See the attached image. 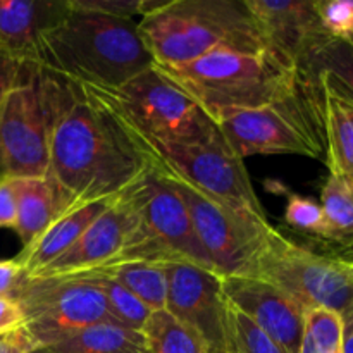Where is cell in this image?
<instances>
[{
    "label": "cell",
    "instance_id": "6da1fadb",
    "mask_svg": "<svg viewBox=\"0 0 353 353\" xmlns=\"http://www.w3.org/2000/svg\"><path fill=\"white\" fill-rule=\"evenodd\" d=\"M148 168L90 90L55 76L48 174L72 203L116 199Z\"/></svg>",
    "mask_w": 353,
    "mask_h": 353
},
{
    "label": "cell",
    "instance_id": "7a4b0ae2",
    "mask_svg": "<svg viewBox=\"0 0 353 353\" xmlns=\"http://www.w3.org/2000/svg\"><path fill=\"white\" fill-rule=\"evenodd\" d=\"M38 65L76 85L117 90L154 68L155 61L134 19L71 7L41 38Z\"/></svg>",
    "mask_w": 353,
    "mask_h": 353
},
{
    "label": "cell",
    "instance_id": "3957f363",
    "mask_svg": "<svg viewBox=\"0 0 353 353\" xmlns=\"http://www.w3.org/2000/svg\"><path fill=\"white\" fill-rule=\"evenodd\" d=\"M157 65H178L221 50H271L245 0H164L138 23Z\"/></svg>",
    "mask_w": 353,
    "mask_h": 353
},
{
    "label": "cell",
    "instance_id": "277c9868",
    "mask_svg": "<svg viewBox=\"0 0 353 353\" xmlns=\"http://www.w3.org/2000/svg\"><path fill=\"white\" fill-rule=\"evenodd\" d=\"M157 68L214 121L221 114L268 105L292 92L302 79L299 65L276 48L257 54L221 50L186 64Z\"/></svg>",
    "mask_w": 353,
    "mask_h": 353
},
{
    "label": "cell",
    "instance_id": "5b68a950",
    "mask_svg": "<svg viewBox=\"0 0 353 353\" xmlns=\"http://www.w3.org/2000/svg\"><path fill=\"white\" fill-rule=\"evenodd\" d=\"M107 107L131 143L141 152L152 168L162 169L176 176L186 185L228 207L248 223L269 228L271 223L264 212L261 200L252 186L245 161L230 148L224 138L205 143L164 141L148 137L124 119L92 88L85 86Z\"/></svg>",
    "mask_w": 353,
    "mask_h": 353
},
{
    "label": "cell",
    "instance_id": "8992f818",
    "mask_svg": "<svg viewBox=\"0 0 353 353\" xmlns=\"http://www.w3.org/2000/svg\"><path fill=\"white\" fill-rule=\"evenodd\" d=\"M116 199L126 210L128 224L124 247L112 265L190 262L216 272L181 196L157 169L150 165Z\"/></svg>",
    "mask_w": 353,
    "mask_h": 353
},
{
    "label": "cell",
    "instance_id": "52a82bcc",
    "mask_svg": "<svg viewBox=\"0 0 353 353\" xmlns=\"http://www.w3.org/2000/svg\"><path fill=\"white\" fill-rule=\"evenodd\" d=\"M216 124L241 161L276 154L321 159L326 152L323 86L305 72L281 99L257 109L221 114Z\"/></svg>",
    "mask_w": 353,
    "mask_h": 353
},
{
    "label": "cell",
    "instance_id": "ba28073f",
    "mask_svg": "<svg viewBox=\"0 0 353 353\" xmlns=\"http://www.w3.org/2000/svg\"><path fill=\"white\" fill-rule=\"evenodd\" d=\"M55 76L24 64L0 102V179L41 178L50 168Z\"/></svg>",
    "mask_w": 353,
    "mask_h": 353
},
{
    "label": "cell",
    "instance_id": "9c48e42d",
    "mask_svg": "<svg viewBox=\"0 0 353 353\" xmlns=\"http://www.w3.org/2000/svg\"><path fill=\"white\" fill-rule=\"evenodd\" d=\"M250 276L279 286L305 310L343 314L353 305V259L321 254L276 228L265 236Z\"/></svg>",
    "mask_w": 353,
    "mask_h": 353
},
{
    "label": "cell",
    "instance_id": "30bf717a",
    "mask_svg": "<svg viewBox=\"0 0 353 353\" xmlns=\"http://www.w3.org/2000/svg\"><path fill=\"white\" fill-rule=\"evenodd\" d=\"M88 88L148 137L183 143H205L223 138L216 121L203 107L157 65L117 90Z\"/></svg>",
    "mask_w": 353,
    "mask_h": 353
},
{
    "label": "cell",
    "instance_id": "8fae6325",
    "mask_svg": "<svg viewBox=\"0 0 353 353\" xmlns=\"http://www.w3.org/2000/svg\"><path fill=\"white\" fill-rule=\"evenodd\" d=\"M14 299L24 312V330L37 347H52L99 323L112 321L97 274L28 279Z\"/></svg>",
    "mask_w": 353,
    "mask_h": 353
},
{
    "label": "cell",
    "instance_id": "7c38bea8",
    "mask_svg": "<svg viewBox=\"0 0 353 353\" xmlns=\"http://www.w3.org/2000/svg\"><path fill=\"white\" fill-rule=\"evenodd\" d=\"M157 169V168H155ZM165 181L181 196L196 231L203 250L209 255L214 269L224 276H250L255 257L272 230L248 223L236 212L221 205L216 200L196 192L176 176L157 169Z\"/></svg>",
    "mask_w": 353,
    "mask_h": 353
},
{
    "label": "cell",
    "instance_id": "4fadbf2b",
    "mask_svg": "<svg viewBox=\"0 0 353 353\" xmlns=\"http://www.w3.org/2000/svg\"><path fill=\"white\" fill-rule=\"evenodd\" d=\"M168 274L165 310L195 331L210 353L238 352L234 345L231 305L219 274L190 262H171Z\"/></svg>",
    "mask_w": 353,
    "mask_h": 353
},
{
    "label": "cell",
    "instance_id": "5bb4252c",
    "mask_svg": "<svg viewBox=\"0 0 353 353\" xmlns=\"http://www.w3.org/2000/svg\"><path fill=\"white\" fill-rule=\"evenodd\" d=\"M230 305L288 353H300L307 310L279 286L257 276H224Z\"/></svg>",
    "mask_w": 353,
    "mask_h": 353
},
{
    "label": "cell",
    "instance_id": "9a60e30c",
    "mask_svg": "<svg viewBox=\"0 0 353 353\" xmlns=\"http://www.w3.org/2000/svg\"><path fill=\"white\" fill-rule=\"evenodd\" d=\"M126 210L117 199L109 209L95 219V223L79 236L71 248L64 252L52 264L28 279L61 278V276L90 274V272L109 269L121 254L126 238Z\"/></svg>",
    "mask_w": 353,
    "mask_h": 353
},
{
    "label": "cell",
    "instance_id": "2e32d148",
    "mask_svg": "<svg viewBox=\"0 0 353 353\" xmlns=\"http://www.w3.org/2000/svg\"><path fill=\"white\" fill-rule=\"evenodd\" d=\"M245 3L269 43L296 65L307 52L327 34L321 24L317 0H245Z\"/></svg>",
    "mask_w": 353,
    "mask_h": 353
},
{
    "label": "cell",
    "instance_id": "e0dca14e",
    "mask_svg": "<svg viewBox=\"0 0 353 353\" xmlns=\"http://www.w3.org/2000/svg\"><path fill=\"white\" fill-rule=\"evenodd\" d=\"M69 10V0H0V50L17 64L38 65L41 38Z\"/></svg>",
    "mask_w": 353,
    "mask_h": 353
},
{
    "label": "cell",
    "instance_id": "ac0fdd59",
    "mask_svg": "<svg viewBox=\"0 0 353 353\" xmlns=\"http://www.w3.org/2000/svg\"><path fill=\"white\" fill-rule=\"evenodd\" d=\"M112 200H92L69 205L37 240L31 241L28 247H23L21 254L16 257L24 274H34L61 257L95 223L97 217L109 209Z\"/></svg>",
    "mask_w": 353,
    "mask_h": 353
},
{
    "label": "cell",
    "instance_id": "d6986e66",
    "mask_svg": "<svg viewBox=\"0 0 353 353\" xmlns=\"http://www.w3.org/2000/svg\"><path fill=\"white\" fill-rule=\"evenodd\" d=\"M10 181L16 195L14 231L23 241V247H28L72 202L50 174L41 178H14Z\"/></svg>",
    "mask_w": 353,
    "mask_h": 353
},
{
    "label": "cell",
    "instance_id": "ffe728a7",
    "mask_svg": "<svg viewBox=\"0 0 353 353\" xmlns=\"http://www.w3.org/2000/svg\"><path fill=\"white\" fill-rule=\"evenodd\" d=\"M324 93V138L330 174L353 179V109L326 81L319 79Z\"/></svg>",
    "mask_w": 353,
    "mask_h": 353
},
{
    "label": "cell",
    "instance_id": "44dd1931",
    "mask_svg": "<svg viewBox=\"0 0 353 353\" xmlns=\"http://www.w3.org/2000/svg\"><path fill=\"white\" fill-rule=\"evenodd\" d=\"M50 348L55 353H148L141 331L112 321L86 327Z\"/></svg>",
    "mask_w": 353,
    "mask_h": 353
},
{
    "label": "cell",
    "instance_id": "7402d4cb",
    "mask_svg": "<svg viewBox=\"0 0 353 353\" xmlns=\"http://www.w3.org/2000/svg\"><path fill=\"white\" fill-rule=\"evenodd\" d=\"M299 69L316 79L326 76L353 97V37L333 38L326 34L307 52L299 62Z\"/></svg>",
    "mask_w": 353,
    "mask_h": 353
},
{
    "label": "cell",
    "instance_id": "603a6c76",
    "mask_svg": "<svg viewBox=\"0 0 353 353\" xmlns=\"http://www.w3.org/2000/svg\"><path fill=\"white\" fill-rule=\"evenodd\" d=\"M148 353H210L205 341L168 310H155L141 330Z\"/></svg>",
    "mask_w": 353,
    "mask_h": 353
},
{
    "label": "cell",
    "instance_id": "cb8c5ba5",
    "mask_svg": "<svg viewBox=\"0 0 353 353\" xmlns=\"http://www.w3.org/2000/svg\"><path fill=\"white\" fill-rule=\"evenodd\" d=\"M110 278L130 290L152 312L164 310L168 302V274L164 264L150 262H123L103 269ZM99 272V271H97Z\"/></svg>",
    "mask_w": 353,
    "mask_h": 353
},
{
    "label": "cell",
    "instance_id": "d4e9b609",
    "mask_svg": "<svg viewBox=\"0 0 353 353\" xmlns=\"http://www.w3.org/2000/svg\"><path fill=\"white\" fill-rule=\"evenodd\" d=\"M321 207L331 243L353 248V192L347 179L330 174L321 190Z\"/></svg>",
    "mask_w": 353,
    "mask_h": 353
},
{
    "label": "cell",
    "instance_id": "484cf974",
    "mask_svg": "<svg viewBox=\"0 0 353 353\" xmlns=\"http://www.w3.org/2000/svg\"><path fill=\"white\" fill-rule=\"evenodd\" d=\"M300 353H343V317L330 309L305 314Z\"/></svg>",
    "mask_w": 353,
    "mask_h": 353
},
{
    "label": "cell",
    "instance_id": "4316f807",
    "mask_svg": "<svg viewBox=\"0 0 353 353\" xmlns=\"http://www.w3.org/2000/svg\"><path fill=\"white\" fill-rule=\"evenodd\" d=\"M93 274L99 276L100 281H102L107 305H109V312L114 323L130 327V330H143L152 310L140 299H137L130 290H126L121 283L110 278L105 271L93 272Z\"/></svg>",
    "mask_w": 353,
    "mask_h": 353
},
{
    "label": "cell",
    "instance_id": "83f0119b",
    "mask_svg": "<svg viewBox=\"0 0 353 353\" xmlns=\"http://www.w3.org/2000/svg\"><path fill=\"white\" fill-rule=\"evenodd\" d=\"M285 221L293 230L302 231V233L319 238V240L330 241V228H327L323 207L309 196L290 193L285 209Z\"/></svg>",
    "mask_w": 353,
    "mask_h": 353
},
{
    "label": "cell",
    "instance_id": "f1b7e54d",
    "mask_svg": "<svg viewBox=\"0 0 353 353\" xmlns=\"http://www.w3.org/2000/svg\"><path fill=\"white\" fill-rule=\"evenodd\" d=\"M231 319H233L234 345L240 353H288L233 307H231Z\"/></svg>",
    "mask_w": 353,
    "mask_h": 353
},
{
    "label": "cell",
    "instance_id": "f546056e",
    "mask_svg": "<svg viewBox=\"0 0 353 353\" xmlns=\"http://www.w3.org/2000/svg\"><path fill=\"white\" fill-rule=\"evenodd\" d=\"M317 12L330 37L350 38L353 34V0H317Z\"/></svg>",
    "mask_w": 353,
    "mask_h": 353
},
{
    "label": "cell",
    "instance_id": "4dcf8cb0",
    "mask_svg": "<svg viewBox=\"0 0 353 353\" xmlns=\"http://www.w3.org/2000/svg\"><path fill=\"white\" fill-rule=\"evenodd\" d=\"M72 9L102 14L117 19H133L145 14V0H69Z\"/></svg>",
    "mask_w": 353,
    "mask_h": 353
},
{
    "label": "cell",
    "instance_id": "1f68e13d",
    "mask_svg": "<svg viewBox=\"0 0 353 353\" xmlns=\"http://www.w3.org/2000/svg\"><path fill=\"white\" fill-rule=\"evenodd\" d=\"M24 327V312L12 296H0V336Z\"/></svg>",
    "mask_w": 353,
    "mask_h": 353
},
{
    "label": "cell",
    "instance_id": "d6a6232c",
    "mask_svg": "<svg viewBox=\"0 0 353 353\" xmlns=\"http://www.w3.org/2000/svg\"><path fill=\"white\" fill-rule=\"evenodd\" d=\"M24 276L26 274L16 259L0 261V296H12L14 299Z\"/></svg>",
    "mask_w": 353,
    "mask_h": 353
},
{
    "label": "cell",
    "instance_id": "836d02e7",
    "mask_svg": "<svg viewBox=\"0 0 353 353\" xmlns=\"http://www.w3.org/2000/svg\"><path fill=\"white\" fill-rule=\"evenodd\" d=\"M16 226V195L10 179H0V230Z\"/></svg>",
    "mask_w": 353,
    "mask_h": 353
},
{
    "label": "cell",
    "instance_id": "e575fe53",
    "mask_svg": "<svg viewBox=\"0 0 353 353\" xmlns=\"http://www.w3.org/2000/svg\"><path fill=\"white\" fill-rule=\"evenodd\" d=\"M37 347L24 327L0 336V353H28Z\"/></svg>",
    "mask_w": 353,
    "mask_h": 353
},
{
    "label": "cell",
    "instance_id": "d590c367",
    "mask_svg": "<svg viewBox=\"0 0 353 353\" xmlns=\"http://www.w3.org/2000/svg\"><path fill=\"white\" fill-rule=\"evenodd\" d=\"M21 68H23V64H17V62L12 61L9 55H6L0 50V102H2L7 90H9L10 86L16 83V79L19 78Z\"/></svg>",
    "mask_w": 353,
    "mask_h": 353
},
{
    "label": "cell",
    "instance_id": "8d00e7d4",
    "mask_svg": "<svg viewBox=\"0 0 353 353\" xmlns=\"http://www.w3.org/2000/svg\"><path fill=\"white\" fill-rule=\"evenodd\" d=\"M343 317V353H353V305L341 314Z\"/></svg>",
    "mask_w": 353,
    "mask_h": 353
},
{
    "label": "cell",
    "instance_id": "74e56055",
    "mask_svg": "<svg viewBox=\"0 0 353 353\" xmlns=\"http://www.w3.org/2000/svg\"><path fill=\"white\" fill-rule=\"evenodd\" d=\"M317 79H323V81H326V83H327V85H330V86H331V88H333V90H334V92H336V93H338V95H340V97H343V99H345V100H347V102H348V103H350V105H352V109H353V97L350 95V93L343 92V90H341V88H340V86H336V85H334V83H333V81H331V79H330V78H326V76H319V78H317Z\"/></svg>",
    "mask_w": 353,
    "mask_h": 353
},
{
    "label": "cell",
    "instance_id": "f35d334b",
    "mask_svg": "<svg viewBox=\"0 0 353 353\" xmlns=\"http://www.w3.org/2000/svg\"><path fill=\"white\" fill-rule=\"evenodd\" d=\"M28 353H55L50 347H34L33 350H30Z\"/></svg>",
    "mask_w": 353,
    "mask_h": 353
},
{
    "label": "cell",
    "instance_id": "ab89813d",
    "mask_svg": "<svg viewBox=\"0 0 353 353\" xmlns=\"http://www.w3.org/2000/svg\"><path fill=\"white\" fill-rule=\"evenodd\" d=\"M350 186H352V192H353V179L350 181Z\"/></svg>",
    "mask_w": 353,
    "mask_h": 353
},
{
    "label": "cell",
    "instance_id": "60d3db41",
    "mask_svg": "<svg viewBox=\"0 0 353 353\" xmlns=\"http://www.w3.org/2000/svg\"><path fill=\"white\" fill-rule=\"evenodd\" d=\"M224 353H240V352H224Z\"/></svg>",
    "mask_w": 353,
    "mask_h": 353
},
{
    "label": "cell",
    "instance_id": "b9f144b4",
    "mask_svg": "<svg viewBox=\"0 0 353 353\" xmlns=\"http://www.w3.org/2000/svg\"><path fill=\"white\" fill-rule=\"evenodd\" d=\"M352 37H353V34H352Z\"/></svg>",
    "mask_w": 353,
    "mask_h": 353
}]
</instances>
